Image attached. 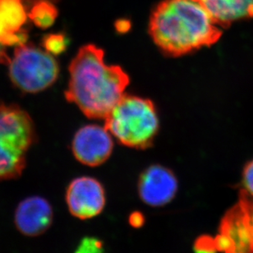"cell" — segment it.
Listing matches in <instances>:
<instances>
[{"mask_svg": "<svg viewBox=\"0 0 253 253\" xmlns=\"http://www.w3.org/2000/svg\"><path fill=\"white\" fill-rule=\"evenodd\" d=\"M104 55L102 49L86 44L79 49L69 66L66 99L90 119L105 120L129 84L125 71L105 63Z\"/></svg>", "mask_w": 253, "mask_h": 253, "instance_id": "6da1fadb", "label": "cell"}, {"mask_svg": "<svg viewBox=\"0 0 253 253\" xmlns=\"http://www.w3.org/2000/svg\"><path fill=\"white\" fill-rule=\"evenodd\" d=\"M149 32L167 55L178 57L211 46L221 37L220 27L199 0H166L151 15Z\"/></svg>", "mask_w": 253, "mask_h": 253, "instance_id": "7a4b0ae2", "label": "cell"}, {"mask_svg": "<svg viewBox=\"0 0 253 253\" xmlns=\"http://www.w3.org/2000/svg\"><path fill=\"white\" fill-rule=\"evenodd\" d=\"M105 126L123 145L146 149L158 132L159 119L151 100L124 95L105 118Z\"/></svg>", "mask_w": 253, "mask_h": 253, "instance_id": "3957f363", "label": "cell"}, {"mask_svg": "<svg viewBox=\"0 0 253 253\" xmlns=\"http://www.w3.org/2000/svg\"><path fill=\"white\" fill-rule=\"evenodd\" d=\"M210 253H253V197L241 190L225 213L216 235H206Z\"/></svg>", "mask_w": 253, "mask_h": 253, "instance_id": "277c9868", "label": "cell"}, {"mask_svg": "<svg viewBox=\"0 0 253 253\" xmlns=\"http://www.w3.org/2000/svg\"><path fill=\"white\" fill-rule=\"evenodd\" d=\"M16 47L8 63L12 84L24 93H38L53 85L59 73L53 55L27 43Z\"/></svg>", "mask_w": 253, "mask_h": 253, "instance_id": "5b68a950", "label": "cell"}, {"mask_svg": "<svg viewBox=\"0 0 253 253\" xmlns=\"http://www.w3.org/2000/svg\"><path fill=\"white\" fill-rule=\"evenodd\" d=\"M65 200L71 214L84 220L95 218L104 211L106 195L100 181L83 176L73 179L69 183L66 191Z\"/></svg>", "mask_w": 253, "mask_h": 253, "instance_id": "8992f818", "label": "cell"}, {"mask_svg": "<svg viewBox=\"0 0 253 253\" xmlns=\"http://www.w3.org/2000/svg\"><path fill=\"white\" fill-rule=\"evenodd\" d=\"M0 139L12 150L22 155H26L34 143V124L22 108L0 102Z\"/></svg>", "mask_w": 253, "mask_h": 253, "instance_id": "52a82bcc", "label": "cell"}, {"mask_svg": "<svg viewBox=\"0 0 253 253\" xmlns=\"http://www.w3.org/2000/svg\"><path fill=\"white\" fill-rule=\"evenodd\" d=\"M112 137L105 126L86 125L73 138L72 149L75 158L85 166L95 167L105 163L112 154Z\"/></svg>", "mask_w": 253, "mask_h": 253, "instance_id": "ba28073f", "label": "cell"}, {"mask_svg": "<svg viewBox=\"0 0 253 253\" xmlns=\"http://www.w3.org/2000/svg\"><path fill=\"white\" fill-rule=\"evenodd\" d=\"M178 182L169 169L154 165L139 177L137 192L145 204L152 207H165L173 201L178 192Z\"/></svg>", "mask_w": 253, "mask_h": 253, "instance_id": "9c48e42d", "label": "cell"}, {"mask_svg": "<svg viewBox=\"0 0 253 253\" xmlns=\"http://www.w3.org/2000/svg\"><path fill=\"white\" fill-rule=\"evenodd\" d=\"M53 209L47 200L41 197L25 199L17 207L15 224L27 236H38L46 231L53 221Z\"/></svg>", "mask_w": 253, "mask_h": 253, "instance_id": "30bf717a", "label": "cell"}, {"mask_svg": "<svg viewBox=\"0 0 253 253\" xmlns=\"http://www.w3.org/2000/svg\"><path fill=\"white\" fill-rule=\"evenodd\" d=\"M199 1L220 27H228L239 20L253 17V0Z\"/></svg>", "mask_w": 253, "mask_h": 253, "instance_id": "8fae6325", "label": "cell"}, {"mask_svg": "<svg viewBox=\"0 0 253 253\" xmlns=\"http://www.w3.org/2000/svg\"><path fill=\"white\" fill-rule=\"evenodd\" d=\"M25 165V155L13 151L0 139V181L17 178Z\"/></svg>", "mask_w": 253, "mask_h": 253, "instance_id": "7c38bea8", "label": "cell"}, {"mask_svg": "<svg viewBox=\"0 0 253 253\" xmlns=\"http://www.w3.org/2000/svg\"><path fill=\"white\" fill-rule=\"evenodd\" d=\"M27 14L22 0H0V21L10 32L22 31Z\"/></svg>", "mask_w": 253, "mask_h": 253, "instance_id": "4fadbf2b", "label": "cell"}, {"mask_svg": "<svg viewBox=\"0 0 253 253\" xmlns=\"http://www.w3.org/2000/svg\"><path fill=\"white\" fill-rule=\"evenodd\" d=\"M58 12L54 5L47 1H41L36 3L30 11V19L37 27L46 29L54 24Z\"/></svg>", "mask_w": 253, "mask_h": 253, "instance_id": "5bb4252c", "label": "cell"}, {"mask_svg": "<svg viewBox=\"0 0 253 253\" xmlns=\"http://www.w3.org/2000/svg\"><path fill=\"white\" fill-rule=\"evenodd\" d=\"M42 44L44 50L52 55L63 53L68 47V39L63 34H49L44 37Z\"/></svg>", "mask_w": 253, "mask_h": 253, "instance_id": "9a60e30c", "label": "cell"}, {"mask_svg": "<svg viewBox=\"0 0 253 253\" xmlns=\"http://www.w3.org/2000/svg\"><path fill=\"white\" fill-rule=\"evenodd\" d=\"M27 41V32L23 30L18 32H11L0 21V44L8 46H18L26 44Z\"/></svg>", "mask_w": 253, "mask_h": 253, "instance_id": "2e32d148", "label": "cell"}, {"mask_svg": "<svg viewBox=\"0 0 253 253\" xmlns=\"http://www.w3.org/2000/svg\"><path fill=\"white\" fill-rule=\"evenodd\" d=\"M74 253H105L102 240L95 237H85L81 240Z\"/></svg>", "mask_w": 253, "mask_h": 253, "instance_id": "e0dca14e", "label": "cell"}, {"mask_svg": "<svg viewBox=\"0 0 253 253\" xmlns=\"http://www.w3.org/2000/svg\"><path fill=\"white\" fill-rule=\"evenodd\" d=\"M243 183L244 190L253 197V160L244 169Z\"/></svg>", "mask_w": 253, "mask_h": 253, "instance_id": "ac0fdd59", "label": "cell"}, {"mask_svg": "<svg viewBox=\"0 0 253 253\" xmlns=\"http://www.w3.org/2000/svg\"><path fill=\"white\" fill-rule=\"evenodd\" d=\"M146 222V218L141 211H135L129 214L128 223L134 229H140Z\"/></svg>", "mask_w": 253, "mask_h": 253, "instance_id": "d6986e66", "label": "cell"}, {"mask_svg": "<svg viewBox=\"0 0 253 253\" xmlns=\"http://www.w3.org/2000/svg\"><path fill=\"white\" fill-rule=\"evenodd\" d=\"M10 59L7 56V54L5 53L3 45L0 44V63L3 64H8Z\"/></svg>", "mask_w": 253, "mask_h": 253, "instance_id": "ffe728a7", "label": "cell"}, {"mask_svg": "<svg viewBox=\"0 0 253 253\" xmlns=\"http://www.w3.org/2000/svg\"><path fill=\"white\" fill-rule=\"evenodd\" d=\"M127 23H128V22H126V21H120V24L116 26L117 29L119 30V32H126L129 27H130V26L127 25Z\"/></svg>", "mask_w": 253, "mask_h": 253, "instance_id": "44dd1931", "label": "cell"}]
</instances>
